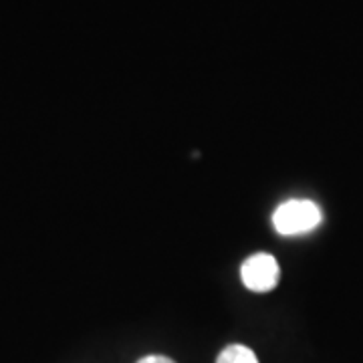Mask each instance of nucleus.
Returning a JSON list of instances; mask_svg holds the SVG:
<instances>
[{
  "mask_svg": "<svg viewBox=\"0 0 363 363\" xmlns=\"http://www.w3.org/2000/svg\"><path fill=\"white\" fill-rule=\"evenodd\" d=\"M323 222V212L313 200H286L272 212V226L283 236L313 233Z\"/></svg>",
  "mask_w": 363,
  "mask_h": 363,
  "instance_id": "f257e3e1",
  "label": "nucleus"
},
{
  "mask_svg": "<svg viewBox=\"0 0 363 363\" xmlns=\"http://www.w3.org/2000/svg\"><path fill=\"white\" fill-rule=\"evenodd\" d=\"M240 279L248 291L255 293H269L274 286L279 285L281 279V269L279 262L272 255L267 252H257L252 257H248L242 267H240Z\"/></svg>",
  "mask_w": 363,
  "mask_h": 363,
  "instance_id": "f03ea898",
  "label": "nucleus"
},
{
  "mask_svg": "<svg viewBox=\"0 0 363 363\" xmlns=\"http://www.w3.org/2000/svg\"><path fill=\"white\" fill-rule=\"evenodd\" d=\"M216 363H259V357L247 345H228L220 351Z\"/></svg>",
  "mask_w": 363,
  "mask_h": 363,
  "instance_id": "7ed1b4c3",
  "label": "nucleus"
},
{
  "mask_svg": "<svg viewBox=\"0 0 363 363\" xmlns=\"http://www.w3.org/2000/svg\"><path fill=\"white\" fill-rule=\"evenodd\" d=\"M138 363H176V362H172L169 357H164V355H147V357H142Z\"/></svg>",
  "mask_w": 363,
  "mask_h": 363,
  "instance_id": "20e7f679",
  "label": "nucleus"
}]
</instances>
